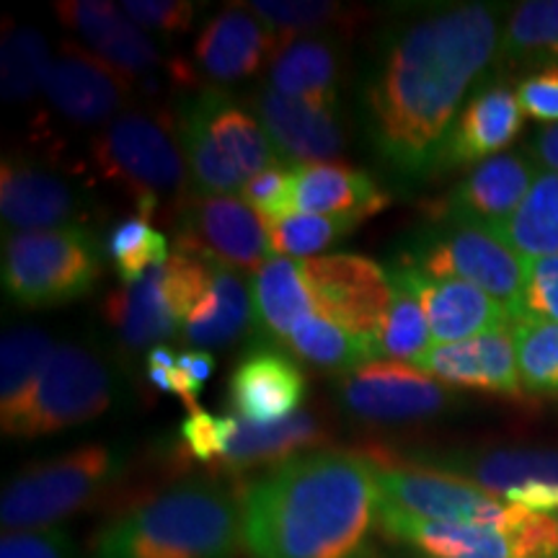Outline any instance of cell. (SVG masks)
Instances as JSON below:
<instances>
[{"label": "cell", "mask_w": 558, "mask_h": 558, "mask_svg": "<svg viewBox=\"0 0 558 558\" xmlns=\"http://www.w3.org/2000/svg\"><path fill=\"white\" fill-rule=\"evenodd\" d=\"M54 11L70 32L86 41L96 58L120 70L124 78L135 83V88L156 78L158 70L163 73L173 70L177 58H166L145 29H140L122 11V5L104 3V0H65L54 3Z\"/></svg>", "instance_id": "cell-15"}, {"label": "cell", "mask_w": 558, "mask_h": 558, "mask_svg": "<svg viewBox=\"0 0 558 558\" xmlns=\"http://www.w3.org/2000/svg\"><path fill=\"white\" fill-rule=\"evenodd\" d=\"M509 326L518 349L522 388L535 396H558V324L514 318Z\"/></svg>", "instance_id": "cell-40"}, {"label": "cell", "mask_w": 558, "mask_h": 558, "mask_svg": "<svg viewBox=\"0 0 558 558\" xmlns=\"http://www.w3.org/2000/svg\"><path fill=\"white\" fill-rule=\"evenodd\" d=\"M254 300V324L262 339L284 344L290 331L311 313H316L308 284H305L303 262L269 259L251 279Z\"/></svg>", "instance_id": "cell-30"}, {"label": "cell", "mask_w": 558, "mask_h": 558, "mask_svg": "<svg viewBox=\"0 0 558 558\" xmlns=\"http://www.w3.org/2000/svg\"><path fill=\"white\" fill-rule=\"evenodd\" d=\"M271 254L275 256H316L329 248L341 235L352 233L357 222L344 218H324V215L295 213L290 218L267 222Z\"/></svg>", "instance_id": "cell-41"}, {"label": "cell", "mask_w": 558, "mask_h": 558, "mask_svg": "<svg viewBox=\"0 0 558 558\" xmlns=\"http://www.w3.org/2000/svg\"><path fill=\"white\" fill-rule=\"evenodd\" d=\"M393 279V303L378 337H375V360L418 362L432 349V331L422 303L407 282L390 271Z\"/></svg>", "instance_id": "cell-37"}, {"label": "cell", "mask_w": 558, "mask_h": 558, "mask_svg": "<svg viewBox=\"0 0 558 558\" xmlns=\"http://www.w3.org/2000/svg\"><path fill=\"white\" fill-rule=\"evenodd\" d=\"M101 251L86 228L13 233L3 243V288L19 308L47 311L86 298L101 279Z\"/></svg>", "instance_id": "cell-7"}, {"label": "cell", "mask_w": 558, "mask_h": 558, "mask_svg": "<svg viewBox=\"0 0 558 558\" xmlns=\"http://www.w3.org/2000/svg\"><path fill=\"white\" fill-rule=\"evenodd\" d=\"M308 393L305 373L290 354L262 347L246 354L230 375V407L251 424H279L295 416Z\"/></svg>", "instance_id": "cell-24"}, {"label": "cell", "mask_w": 558, "mask_h": 558, "mask_svg": "<svg viewBox=\"0 0 558 558\" xmlns=\"http://www.w3.org/2000/svg\"><path fill=\"white\" fill-rule=\"evenodd\" d=\"M117 380L109 362L81 344H54L29 399L3 435L34 439L81 427L107 414Z\"/></svg>", "instance_id": "cell-9"}, {"label": "cell", "mask_w": 558, "mask_h": 558, "mask_svg": "<svg viewBox=\"0 0 558 558\" xmlns=\"http://www.w3.org/2000/svg\"><path fill=\"white\" fill-rule=\"evenodd\" d=\"M556 520H558V518H556Z\"/></svg>", "instance_id": "cell-51"}, {"label": "cell", "mask_w": 558, "mask_h": 558, "mask_svg": "<svg viewBox=\"0 0 558 558\" xmlns=\"http://www.w3.org/2000/svg\"><path fill=\"white\" fill-rule=\"evenodd\" d=\"M520 109L538 122L558 124V65H548L520 81Z\"/></svg>", "instance_id": "cell-47"}, {"label": "cell", "mask_w": 558, "mask_h": 558, "mask_svg": "<svg viewBox=\"0 0 558 558\" xmlns=\"http://www.w3.org/2000/svg\"><path fill=\"white\" fill-rule=\"evenodd\" d=\"M331 432L311 411H298L295 416L279 424H251L241 416H226V437H222V456L218 473H239L254 469H277L288 460L305 452L324 450Z\"/></svg>", "instance_id": "cell-23"}, {"label": "cell", "mask_w": 558, "mask_h": 558, "mask_svg": "<svg viewBox=\"0 0 558 558\" xmlns=\"http://www.w3.org/2000/svg\"><path fill=\"white\" fill-rule=\"evenodd\" d=\"M337 396L349 416L367 424H411L442 414L452 396L407 362H367L339 375Z\"/></svg>", "instance_id": "cell-14"}, {"label": "cell", "mask_w": 558, "mask_h": 558, "mask_svg": "<svg viewBox=\"0 0 558 558\" xmlns=\"http://www.w3.org/2000/svg\"><path fill=\"white\" fill-rule=\"evenodd\" d=\"M177 248L199 256L209 267L259 271L271 254L267 222L235 197L190 194L179 205Z\"/></svg>", "instance_id": "cell-12"}, {"label": "cell", "mask_w": 558, "mask_h": 558, "mask_svg": "<svg viewBox=\"0 0 558 558\" xmlns=\"http://www.w3.org/2000/svg\"><path fill=\"white\" fill-rule=\"evenodd\" d=\"M522 122H525V111L520 109L514 90L501 83L481 86L465 101L463 111L452 124L439 171L452 169V166L484 163L488 158L501 156V150L518 140Z\"/></svg>", "instance_id": "cell-25"}, {"label": "cell", "mask_w": 558, "mask_h": 558, "mask_svg": "<svg viewBox=\"0 0 558 558\" xmlns=\"http://www.w3.org/2000/svg\"><path fill=\"white\" fill-rule=\"evenodd\" d=\"M241 497L218 481H186L107 522L90 558H235Z\"/></svg>", "instance_id": "cell-3"}, {"label": "cell", "mask_w": 558, "mask_h": 558, "mask_svg": "<svg viewBox=\"0 0 558 558\" xmlns=\"http://www.w3.org/2000/svg\"><path fill=\"white\" fill-rule=\"evenodd\" d=\"M259 16L279 39L311 37L324 29H349L357 21L360 11H347L341 3L331 0H251L243 3Z\"/></svg>", "instance_id": "cell-39"}, {"label": "cell", "mask_w": 558, "mask_h": 558, "mask_svg": "<svg viewBox=\"0 0 558 558\" xmlns=\"http://www.w3.org/2000/svg\"><path fill=\"white\" fill-rule=\"evenodd\" d=\"M303 275L316 313L367 341L375 352V337L393 303L390 269L367 256L333 254L305 259Z\"/></svg>", "instance_id": "cell-13"}, {"label": "cell", "mask_w": 558, "mask_h": 558, "mask_svg": "<svg viewBox=\"0 0 558 558\" xmlns=\"http://www.w3.org/2000/svg\"><path fill=\"white\" fill-rule=\"evenodd\" d=\"M432 469L469 478L494 497H507L509 492L527 486H558V450L507 448L458 452L437 458Z\"/></svg>", "instance_id": "cell-27"}, {"label": "cell", "mask_w": 558, "mask_h": 558, "mask_svg": "<svg viewBox=\"0 0 558 558\" xmlns=\"http://www.w3.org/2000/svg\"><path fill=\"white\" fill-rule=\"evenodd\" d=\"M104 320L120 333L130 349L150 347L184 331V320L173 311L160 284V267L150 269L140 282L114 290L101 303Z\"/></svg>", "instance_id": "cell-28"}, {"label": "cell", "mask_w": 558, "mask_h": 558, "mask_svg": "<svg viewBox=\"0 0 558 558\" xmlns=\"http://www.w3.org/2000/svg\"><path fill=\"white\" fill-rule=\"evenodd\" d=\"M535 163L522 153H501L478 163L439 202L432 218L445 226L499 228L514 215L535 184Z\"/></svg>", "instance_id": "cell-18"}, {"label": "cell", "mask_w": 558, "mask_h": 558, "mask_svg": "<svg viewBox=\"0 0 558 558\" xmlns=\"http://www.w3.org/2000/svg\"><path fill=\"white\" fill-rule=\"evenodd\" d=\"M122 11L140 29L171 39L192 29L199 5L190 0H128L122 3Z\"/></svg>", "instance_id": "cell-44"}, {"label": "cell", "mask_w": 558, "mask_h": 558, "mask_svg": "<svg viewBox=\"0 0 558 558\" xmlns=\"http://www.w3.org/2000/svg\"><path fill=\"white\" fill-rule=\"evenodd\" d=\"M416 367L456 388L484 390V393H499L509 399L525 396L514 333L509 324L481 333V337L456 341V344L432 347L416 362Z\"/></svg>", "instance_id": "cell-20"}, {"label": "cell", "mask_w": 558, "mask_h": 558, "mask_svg": "<svg viewBox=\"0 0 558 558\" xmlns=\"http://www.w3.org/2000/svg\"><path fill=\"white\" fill-rule=\"evenodd\" d=\"M50 41L39 29L21 26L5 34L3 54H0V86L3 99L11 104L32 101L45 94L52 73Z\"/></svg>", "instance_id": "cell-36"}, {"label": "cell", "mask_w": 558, "mask_h": 558, "mask_svg": "<svg viewBox=\"0 0 558 558\" xmlns=\"http://www.w3.org/2000/svg\"><path fill=\"white\" fill-rule=\"evenodd\" d=\"M501 58L518 65H558V0H525L509 13Z\"/></svg>", "instance_id": "cell-35"}, {"label": "cell", "mask_w": 558, "mask_h": 558, "mask_svg": "<svg viewBox=\"0 0 558 558\" xmlns=\"http://www.w3.org/2000/svg\"><path fill=\"white\" fill-rule=\"evenodd\" d=\"M497 230L527 264L558 256V173H541L512 218Z\"/></svg>", "instance_id": "cell-32"}, {"label": "cell", "mask_w": 558, "mask_h": 558, "mask_svg": "<svg viewBox=\"0 0 558 558\" xmlns=\"http://www.w3.org/2000/svg\"><path fill=\"white\" fill-rule=\"evenodd\" d=\"M96 177L135 202L140 215L158 213L160 199H190V163L179 117L169 109H128L90 140Z\"/></svg>", "instance_id": "cell-4"}, {"label": "cell", "mask_w": 558, "mask_h": 558, "mask_svg": "<svg viewBox=\"0 0 558 558\" xmlns=\"http://www.w3.org/2000/svg\"><path fill=\"white\" fill-rule=\"evenodd\" d=\"M222 437H226V416H215L202 409L194 411L179 429L177 456L215 471L222 456Z\"/></svg>", "instance_id": "cell-42"}, {"label": "cell", "mask_w": 558, "mask_h": 558, "mask_svg": "<svg viewBox=\"0 0 558 558\" xmlns=\"http://www.w3.org/2000/svg\"><path fill=\"white\" fill-rule=\"evenodd\" d=\"M148 215H130L111 228L107 239V256L114 264L122 288H130L150 269L169 262V239L150 226Z\"/></svg>", "instance_id": "cell-38"}, {"label": "cell", "mask_w": 558, "mask_h": 558, "mask_svg": "<svg viewBox=\"0 0 558 558\" xmlns=\"http://www.w3.org/2000/svg\"><path fill=\"white\" fill-rule=\"evenodd\" d=\"M365 458L373 469L380 505L416 518L514 530L530 514V509L501 501L473 481L427 463L403 460L380 448L367 450Z\"/></svg>", "instance_id": "cell-8"}, {"label": "cell", "mask_w": 558, "mask_h": 558, "mask_svg": "<svg viewBox=\"0 0 558 558\" xmlns=\"http://www.w3.org/2000/svg\"><path fill=\"white\" fill-rule=\"evenodd\" d=\"M499 47V13L488 3L442 5L383 34L362 83V117L375 156L399 179L439 171L471 83Z\"/></svg>", "instance_id": "cell-1"}, {"label": "cell", "mask_w": 558, "mask_h": 558, "mask_svg": "<svg viewBox=\"0 0 558 558\" xmlns=\"http://www.w3.org/2000/svg\"><path fill=\"white\" fill-rule=\"evenodd\" d=\"M518 318H538L558 324V256L527 264Z\"/></svg>", "instance_id": "cell-45"}, {"label": "cell", "mask_w": 558, "mask_h": 558, "mask_svg": "<svg viewBox=\"0 0 558 558\" xmlns=\"http://www.w3.org/2000/svg\"><path fill=\"white\" fill-rule=\"evenodd\" d=\"M241 199L262 215L264 222H277L295 215L292 209V166H271L256 173L241 190Z\"/></svg>", "instance_id": "cell-43"}, {"label": "cell", "mask_w": 558, "mask_h": 558, "mask_svg": "<svg viewBox=\"0 0 558 558\" xmlns=\"http://www.w3.org/2000/svg\"><path fill=\"white\" fill-rule=\"evenodd\" d=\"M378 527L427 558H558V520L538 512H530L520 527L501 530L416 518L378 501Z\"/></svg>", "instance_id": "cell-11"}, {"label": "cell", "mask_w": 558, "mask_h": 558, "mask_svg": "<svg viewBox=\"0 0 558 558\" xmlns=\"http://www.w3.org/2000/svg\"><path fill=\"white\" fill-rule=\"evenodd\" d=\"M86 197L65 177L24 158H3L0 166V215L16 233L70 228L86 218Z\"/></svg>", "instance_id": "cell-19"}, {"label": "cell", "mask_w": 558, "mask_h": 558, "mask_svg": "<svg viewBox=\"0 0 558 558\" xmlns=\"http://www.w3.org/2000/svg\"><path fill=\"white\" fill-rule=\"evenodd\" d=\"M341 50L333 37H290L269 62L267 86L300 99H337Z\"/></svg>", "instance_id": "cell-29"}, {"label": "cell", "mask_w": 558, "mask_h": 558, "mask_svg": "<svg viewBox=\"0 0 558 558\" xmlns=\"http://www.w3.org/2000/svg\"><path fill=\"white\" fill-rule=\"evenodd\" d=\"M393 267L414 269L432 279H463L499 300L512 318L520 313L527 262L497 228L445 226L403 248Z\"/></svg>", "instance_id": "cell-10"}, {"label": "cell", "mask_w": 558, "mask_h": 558, "mask_svg": "<svg viewBox=\"0 0 558 558\" xmlns=\"http://www.w3.org/2000/svg\"><path fill=\"white\" fill-rule=\"evenodd\" d=\"M132 94H137L135 83L124 78L120 70L68 41L52 60V73L45 88L54 114L75 128H107L128 107Z\"/></svg>", "instance_id": "cell-16"}, {"label": "cell", "mask_w": 558, "mask_h": 558, "mask_svg": "<svg viewBox=\"0 0 558 558\" xmlns=\"http://www.w3.org/2000/svg\"><path fill=\"white\" fill-rule=\"evenodd\" d=\"M0 558H75V546L68 530H11L0 541Z\"/></svg>", "instance_id": "cell-46"}, {"label": "cell", "mask_w": 558, "mask_h": 558, "mask_svg": "<svg viewBox=\"0 0 558 558\" xmlns=\"http://www.w3.org/2000/svg\"><path fill=\"white\" fill-rule=\"evenodd\" d=\"M128 471V450L96 442L19 471L0 497V525L11 530L52 527L94 505Z\"/></svg>", "instance_id": "cell-6"}, {"label": "cell", "mask_w": 558, "mask_h": 558, "mask_svg": "<svg viewBox=\"0 0 558 558\" xmlns=\"http://www.w3.org/2000/svg\"><path fill=\"white\" fill-rule=\"evenodd\" d=\"M52 339L34 326H16L0 344V427H9L29 399L41 367L52 354Z\"/></svg>", "instance_id": "cell-33"}, {"label": "cell", "mask_w": 558, "mask_h": 558, "mask_svg": "<svg viewBox=\"0 0 558 558\" xmlns=\"http://www.w3.org/2000/svg\"><path fill=\"white\" fill-rule=\"evenodd\" d=\"M254 324V300L246 279L233 269H213L207 295L194 305L184 337L197 349H218L239 341Z\"/></svg>", "instance_id": "cell-31"}, {"label": "cell", "mask_w": 558, "mask_h": 558, "mask_svg": "<svg viewBox=\"0 0 558 558\" xmlns=\"http://www.w3.org/2000/svg\"><path fill=\"white\" fill-rule=\"evenodd\" d=\"M148 365L145 367H163V369H171V367H177V362H179V357H177V352H173L171 347H166V344H156L148 352Z\"/></svg>", "instance_id": "cell-50"}, {"label": "cell", "mask_w": 558, "mask_h": 558, "mask_svg": "<svg viewBox=\"0 0 558 558\" xmlns=\"http://www.w3.org/2000/svg\"><path fill=\"white\" fill-rule=\"evenodd\" d=\"M530 156H533V163L558 173V124H548L533 137Z\"/></svg>", "instance_id": "cell-48"}, {"label": "cell", "mask_w": 558, "mask_h": 558, "mask_svg": "<svg viewBox=\"0 0 558 558\" xmlns=\"http://www.w3.org/2000/svg\"><path fill=\"white\" fill-rule=\"evenodd\" d=\"M390 271L401 282H407L418 298L427 316L432 341L437 344H456V341L481 337L512 320L499 300L463 279H432L403 267H390Z\"/></svg>", "instance_id": "cell-22"}, {"label": "cell", "mask_w": 558, "mask_h": 558, "mask_svg": "<svg viewBox=\"0 0 558 558\" xmlns=\"http://www.w3.org/2000/svg\"><path fill=\"white\" fill-rule=\"evenodd\" d=\"M390 205L369 173L344 163H298L292 166V209L324 218L365 222Z\"/></svg>", "instance_id": "cell-26"}, {"label": "cell", "mask_w": 558, "mask_h": 558, "mask_svg": "<svg viewBox=\"0 0 558 558\" xmlns=\"http://www.w3.org/2000/svg\"><path fill=\"white\" fill-rule=\"evenodd\" d=\"M279 41L282 39L246 5H228L207 21L194 41V68L199 78L218 86H233L254 78L264 62H271Z\"/></svg>", "instance_id": "cell-21"}, {"label": "cell", "mask_w": 558, "mask_h": 558, "mask_svg": "<svg viewBox=\"0 0 558 558\" xmlns=\"http://www.w3.org/2000/svg\"><path fill=\"white\" fill-rule=\"evenodd\" d=\"M179 367L202 388L209 378H213L215 357L209 352H205V349H194V352L179 354Z\"/></svg>", "instance_id": "cell-49"}, {"label": "cell", "mask_w": 558, "mask_h": 558, "mask_svg": "<svg viewBox=\"0 0 558 558\" xmlns=\"http://www.w3.org/2000/svg\"><path fill=\"white\" fill-rule=\"evenodd\" d=\"M277 156L298 163H329L347 145L337 99H300L264 86L251 99Z\"/></svg>", "instance_id": "cell-17"}, {"label": "cell", "mask_w": 558, "mask_h": 558, "mask_svg": "<svg viewBox=\"0 0 558 558\" xmlns=\"http://www.w3.org/2000/svg\"><path fill=\"white\" fill-rule=\"evenodd\" d=\"M284 347L295 357L339 375L352 373V369L367 365V362H375V352L367 341L341 329L339 324L320 316V313H311V316L300 320L295 329L290 331Z\"/></svg>", "instance_id": "cell-34"}, {"label": "cell", "mask_w": 558, "mask_h": 558, "mask_svg": "<svg viewBox=\"0 0 558 558\" xmlns=\"http://www.w3.org/2000/svg\"><path fill=\"white\" fill-rule=\"evenodd\" d=\"M177 117L194 194L226 197L241 192L256 173L279 163L259 117L228 90L213 86L192 90Z\"/></svg>", "instance_id": "cell-5"}, {"label": "cell", "mask_w": 558, "mask_h": 558, "mask_svg": "<svg viewBox=\"0 0 558 558\" xmlns=\"http://www.w3.org/2000/svg\"><path fill=\"white\" fill-rule=\"evenodd\" d=\"M239 497L248 558H365L378 525V486L362 452H305Z\"/></svg>", "instance_id": "cell-2"}]
</instances>
